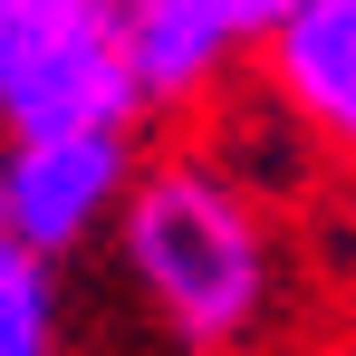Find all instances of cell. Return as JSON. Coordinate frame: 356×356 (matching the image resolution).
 <instances>
[{
    "label": "cell",
    "mask_w": 356,
    "mask_h": 356,
    "mask_svg": "<svg viewBox=\"0 0 356 356\" xmlns=\"http://www.w3.org/2000/svg\"><path fill=\"white\" fill-rule=\"evenodd\" d=\"M116 250H125V280L145 289V308L193 356L241 347L270 318V232H260L250 193L202 154L145 164V183L116 222Z\"/></svg>",
    "instance_id": "1"
},
{
    "label": "cell",
    "mask_w": 356,
    "mask_h": 356,
    "mask_svg": "<svg viewBox=\"0 0 356 356\" xmlns=\"http://www.w3.org/2000/svg\"><path fill=\"white\" fill-rule=\"evenodd\" d=\"M145 97L125 77L106 0H0V125L19 135H135Z\"/></svg>",
    "instance_id": "2"
},
{
    "label": "cell",
    "mask_w": 356,
    "mask_h": 356,
    "mask_svg": "<svg viewBox=\"0 0 356 356\" xmlns=\"http://www.w3.org/2000/svg\"><path fill=\"white\" fill-rule=\"evenodd\" d=\"M0 154H10V241L39 260H67L77 241L125 222V202L145 183L135 135H19Z\"/></svg>",
    "instance_id": "3"
},
{
    "label": "cell",
    "mask_w": 356,
    "mask_h": 356,
    "mask_svg": "<svg viewBox=\"0 0 356 356\" xmlns=\"http://www.w3.org/2000/svg\"><path fill=\"white\" fill-rule=\"evenodd\" d=\"M106 29L125 49V77L145 106H193L222 67L241 58L232 19L212 0H106Z\"/></svg>",
    "instance_id": "4"
},
{
    "label": "cell",
    "mask_w": 356,
    "mask_h": 356,
    "mask_svg": "<svg viewBox=\"0 0 356 356\" xmlns=\"http://www.w3.org/2000/svg\"><path fill=\"white\" fill-rule=\"evenodd\" d=\"M270 77H280V106L308 135L356 154V0H308L270 39Z\"/></svg>",
    "instance_id": "5"
},
{
    "label": "cell",
    "mask_w": 356,
    "mask_h": 356,
    "mask_svg": "<svg viewBox=\"0 0 356 356\" xmlns=\"http://www.w3.org/2000/svg\"><path fill=\"white\" fill-rule=\"evenodd\" d=\"M0 356H58V260L0 241Z\"/></svg>",
    "instance_id": "6"
},
{
    "label": "cell",
    "mask_w": 356,
    "mask_h": 356,
    "mask_svg": "<svg viewBox=\"0 0 356 356\" xmlns=\"http://www.w3.org/2000/svg\"><path fill=\"white\" fill-rule=\"evenodd\" d=\"M212 10L232 19V39H241V49H270V39L289 29V19L308 10V0H212Z\"/></svg>",
    "instance_id": "7"
},
{
    "label": "cell",
    "mask_w": 356,
    "mask_h": 356,
    "mask_svg": "<svg viewBox=\"0 0 356 356\" xmlns=\"http://www.w3.org/2000/svg\"><path fill=\"white\" fill-rule=\"evenodd\" d=\"M0 241H10V154H0Z\"/></svg>",
    "instance_id": "8"
}]
</instances>
